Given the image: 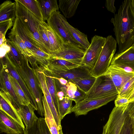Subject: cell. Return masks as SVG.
I'll return each mask as SVG.
<instances>
[{
    "label": "cell",
    "instance_id": "cell-1",
    "mask_svg": "<svg viewBox=\"0 0 134 134\" xmlns=\"http://www.w3.org/2000/svg\"><path fill=\"white\" fill-rule=\"evenodd\" d=\"M110 21L114 26L113 31L118 46V53H122L134 43V10L131 0L122 2Z\"/></svg>",
    "mask_w": 134,
    "mask_h": 134
},
{
    "label": "cell",
    "instance_id": "cell-2",
    "mask_svg": "<svg viewBox=\"0 0 134 134\" xmlns=\"http://www.w3.org/2000/svg\"><path fill=\"white\" fill-rule=\"evenodd\" d=\"M13 64L35 98L37 104L38 113L42 116H44L43 93L34 69L30 66L27 59L25 57L20 67Z\"/></svg>",
    "mask_w": 134,
    "mask_h": 134
},
{
    "label": "cell",
    "instance_id": "cell-3",
    "mask_svg": "<svg viewBox=\"0 0 134 134\" xmlns=\"http://www.w3.org/2000/svg\"><path fill=\"white\" fill-rule=\"evenodd\" d=\"M16 4V17L22 23L25 29L33 35L30 39L38 49L43 50L45 48L38 30V26L42 22L17 0H15Z\"/></svg>",
    "mask_w": 134,
    "mask_h": 134
},
{
    "label": "cell",
    "instance_id": "cell-4",
    "mask_svg": "<svg viewBox=\"0 0 134 134\" xmlns=\"http://www.w3.org/2000/svg\"><path fill=\"white\" fill-rule=\"evenodd\" d=\"M117 42L111 35L107 38L104 45L99 58L93 69L90 70L92 75L97 77L104 75L111 64L116 52Z\"/></svg>",
    "mask_w": 134,
    "mask_h": 134
},
{
    "label": "cell",
    "instance_id": "cell-5",
    "mask_svg": "<svg viewBox=\"0 0 134 134\" xmlns=\"http://www.w3.org/2000/svg\"><path fill=\"white\" fill-rule=\"evenodd\" d=\"M118 94V92L111 79L103 75L96 77L90 90L86 93L84 99L87 100Z\"/></svg>",
    "mask_w": 134,
    "mask_h": 134
},
{
    "label": "cell",
    "instance_id": "cell-6",
    "mask_svg": "<svg viewBox=\"0 0 134 134\" xmlns=\"http://www.w3.org/2000/svg\"><path fill=\"white\" fill-rule=\"evenodd\" d=\"M106 38L95 35L92 38L89 47L85 52L81 65L90 71L94 67L104 45Z\"/></svg>",
    "mask_w": 134,
    "mask_h": 134
},
{
    "label": "cell",
    "instance_id": "cell-7",
    "mask_svg": "<svg viewBox=\"0 0 134 134\" xmlns=\"http://www.w3.org/2000/svg\"><path fill=\"white\" fill-rule=\"evenodd\" d=\"M62 15L58 10L53 12L47 21L48 25L57 35L64 44L70 43L82 48L66 29L62 21Z\"/></svg>",
    "mask_w": 134,
    "mask_h": 134
},
{
    "label": "cell",
    "instance_id": "cell-8",
    "mask_svg": "<svg viewBox=\"0 0 134 134\" xmlns=\"http://www.w3.org/2000/svg\"><path fill=\"white\" fill-rule=\"evenodd\" d=\"M118 94L88 100H83L77 103L73 107L72 112L76 116L86 115L90 111L97 109L111 101L115 99Z\"/></svg>",
    "mask_w": 134,
    "mask_h": 134
},
{
    "label": "cell",
    "instance_id": "cell-9",
    "mask_svg": "<svg viewBox=\"0 0 134 134\" xmlns=\"http://www.w3.org/2000/svg\"><path fill=\"white\" fill-rule=\"evenodd\" d=\"M85 52V50L70 43L64 44L59 52L52 55L51 58L64 60L81 65Z\"/></svg>",
    "mask_w": 134,
    "mask_h": 134
},
{
    "label": "cell",
    "instance_id": "cell-10",
    "mask_svg": "<svg viewBox=\"0 0 134 134\" xmlns=\"http://www.w3.org/2000/svg\"><path fill=\"white\" fill-rule=\"evenodd\" d=\"M48 68L53 77H62L68 81L78 79L94 77L88 69L82 65L70 69L64 70L57 69L49 66H48Z\"/></svg>",
    "mask_w": 134,
    "mask_h": 134
},
{
    "label": "cell",
    "instance_id": "cell-11",
    "mask_svg": "<svg viewBox=\"0 0 134 134\" xmlns=\"http://www.w3.org/2000/svg\"><path fill=\"white\" fill-rule=\"evenodd\" d=\"M126 106H115L113 109L108 121L103 127L106 134H119L126 115L125 112Z\"/></svg>",
    "mask_w": 134,
    "mask_h": 134
},
{
    "label": "cell",
    "instance_id": "cell-12",
    "mask_svg": "<svg viewBox=\"0 0 134 134\" xmlns=\"http://www.w3.org/2000/svg\"><path fill=\"white\" fill-rule=\"evenodd\" d=\"M0 59L1 66L5 69L9 75L17 81L29 99L31 104L35 110L37 111V104L35 98L25 82L16 70L12 63L5 56Z\"/></svg>",
    "mask_w": 134,
    "mask_h": 134
},
{
    "label": "cell",
    "instance_id": "cell-13",
    "mask_svg": "<svg viewBox=\"0 0 134 134\" xmlns=\"http://www.w3.org/2000/svg\"><path fill=\"white\" fill-rule=\"evenodd\" d=\"M42 68L39 67L34 69L39 82L40 87L50 108L58 127L59 129L61 127V120L54 105L52 99L48 90L45 76Z\"/></svg>",
    "mask_w": 134,
    "mask_h": 134
},
{
    "label": "cell",
    "instance_id": "cell-14",
    "mask_svg": "<svg viewBox=\"0 0 134 134\" xmlns=\"http://www.w3.org/2000/svg\"><path fill=\"white\" fill-rule=\"evenodd\" d=\"M104 75L111 79L119 92L122 86L134 76V73L127 72L116 65L111 64Z\"/></svg>",
    "mask_w": 134,
    "mask_h": 134
},
{
    "label": "cell",
    "instance_id": "cell-15",
    "mask_svg": "<svg viewBox=\"0 0 134 134\" xmlns=\"http://www.w3.org/2000/svg\"><path fill=\"white\" fill-rule=\"evenodd\" d=\"M0 110L18 123L24 129L25 128L18 112L19 109L15 104L7 95L0 91Z\"/></svg>",
    "mask_w": 134,
    "mask_h": 134
},
{
    "label": "cell",
    "instance_id": "cell-16",
    "mask_svg": "<svg viewBox=\"0 0 134 134\" xmlns=\"http://www.w3.org/2000/svg\"><path fill=\"white\" fill-rule=\"evenodd\" d=\"M24 129L16 121L0 110V131L7 134H22Z\"/></svg>",
    "mask_w": 134,
    "mask_h": 134
},
{
    "label": "cell",
    "instance_id": "cell-17",
    "mask_svg": "<svg viewBox=\"0 0 134 134\" xmlns=\"http://www.w3.org/2000/svg\"><path fill=\"white\" fill-rule=\"evenodd\" d=\"M8 35L9 40L27 59L31 67L35 69L38 67L39 65L36 60L33 58L32 53L18 35L12 28L11 29Z\"/></svg>",
    "mask_w": 134,
    "mask_h": 134
},
{
    "label": "cell",
    "instance_id": "cell-18",
    "mask_svg": "<svg viewBox=\"0 0 134 134\" xmlns=\"http://www.w3.org/2000/svg\"><path fill=\"white\" fill-rule=\"evenodd\" d=\"M0 72L1 90L5 93L15 104L19 109V104L10 80L9 75L5 69L1 66Z\"/></svg>",
    "mask_w": 134,
    "mask_h": 134
},
{
    "label": "cell",
    "instance_id": "cell-19",
    "mask_svg": "<svg viewBox=\"0 0 134 134\" xmlns=\"http://www.w3.org/2000/svg\"><path fill=\"white\" fill-rule=\"evenodd\" d=\"M111 64L129 67L134 70V48L131 47L123 52L116 54Z\"/></svg>",
    "mask_w": 134,
    "mask_h": 134
},
{
    "label": "cell",
    "instance_id": "cell-20",
    "mask_svg": "<svg viewBox=\"0 0 134 134\" xmlns=\"http://www.w3.org/2000/svg\"><path fill=\"white\" fill-rule=\"evenodd\" d=\"M62 19L66 29L73 38L83 49L85 50L88 49L90 43L88 40L87 36L70 25L63 15Z\"/></svg>",
    "mask_w": 134,
    "mask_h": 134
},
{
    "label": "cell",
    "instance_id": "cell-21",
    "mask_svg": "<svg viewBox=\"0 0 134 134\" xmlns=\"http://www.w3.org/2000/svg\"><path fill=\"white\" fill-rule=\"evenodd\" d=\"M35 110L34 107L30 104L27 105H21L18 112L26 128H29L38 120L34 113Z\"/></svg>",
    "mask_w": 134,
    "mask_h": 134
},
{
    "label": "cell",
    "instance_id": "cell-22",
    "mask_svg": "<svg viewBox=\"0 0 134 134\" xmlns=\"http://www.w3.org/2000/svg\"><path fill=\"white\" fill-rule=\"evenodd\" d=\"M13 23L12 29L18 35L31 53L33 51L38 49L29 37L21 20L16 17Z\"/></svg>",
    "mask_w": 134,
    "mask_h": 134
},
{
    "label": "cell",
    "instance_id": "cell-23",
    "mask_svg": "<svg viewBox=\"0 0 134 134\" xmlns=\"http://www.w3.org/2000/svg\"><path fill=\"white\" fill-rule=\"evenodd\" d=\"M16 17V4L10 0L4 1L0 5V22L11 19L14 21Z\"/></svg>",
    "mask_w": 134,
    "mask_h": 134
},
{
    "label": "cell",
    "instance_id": "cell-24",
    "mask_svg": "<svg viewBox=\"0 0 134 134\" xmlns=\"http://www.w3.org/2000/svg\"><path fill=\"white\" fill-rule=\"evenodd\" d=\"M43 71L44 73L45 80L47 87L52 97L54 105L60 116L58 107V100L57 96L55 80L48 70L43 68Z\"/></svg>",
    "mask_w": 134,
    "mask_h": 134
},
{
    "label": "cell",
    "instance_id": "cell-25",
    "mask_svg": "<svg viewBox=\"0 0 134 134\" xmlns=\"http://www.w3.org/2000/svg\"><path fill=\"white\" fill-rule=\"evenodd\" d=\"M44 25L50 46V52L52 55L60 51L64 44L53 30L45 22Z\"/></svg>",
    "mask_w": 134,
    "mask_h": 134
},
{
    "label": "cell",
    "instance_id": "cell-26",
    "mask_svg": "<svg viewBox=\"0 0 134 134\" xmlns=\"http://www.w3.org/2000/svg\"><path fill=\"white\" fill-rule=\"evenodd\" d=\"M42 102L44 110V118L49 131L51 134H59L57 125L43 95Z\"/></svg>",
    "mask_w": 134,
    "mask_h": 134
},
{
    "label": "cell",
    "instance_id": "cell-27",
    "mask_svg": "<svg viewBox=\"0 0 134 134\" xmlns=\"http://www.w3.org/2000/svg\"><path fill=\"white\" fill-rule=\"evenodd\" d=\"M81 0H59V6L65 18L74 15Z\"/></svg>",
    "mask_w": 134,
    "mask_h": 134
},
{
    "label": "cell",
    "instance_id": "cell-28",
    "mask_svg": "<svg viewBox=\"0 0 134 134\" xmlns=\"http://www.w3.org/2000/svg\"><path fill=\"white\" fill-rule=\"evenodd\" d=\"M37 0L44 21L48 20L52 13L59 9L57 0Z\"/></svg>",
    "mask_w": 134,
    "mask_h": 134
},
{
    "label": "cell",
    "instance_id": "cell-29",
    "mask_svg": "<svg viewBox=\"0 0 134 134\" xmlns=\"http://www.w3.org/2000/svg\"><path fill=\"white\" fill-rule=\"evenodd\" d=\"M6 39L7 43L10 47V50L5 56L14 65L20 67L25 57L9 39Z\"/></svg>",
    "mask_w": 134,
    "mask_h": 134
},
{
    "label": "cell",
    "instance_id": "cell-30",
    "mask_svg": "<svg viewBox=\"0 0 134 134\" xmlns=\"http://www.w3.org/2000/svg\"><path fill=\"white\" fill-rule=\"evenodd\" d=\"M9 77L20 105H27L31 104L30 100L17 81L8 74Z\"/></svg>",
    "mask_w": 134,
    "mask_h": 134
},
{
    "label": "cell",
    "instance_id": "cell-31",
    "mask_svg": "<svg viewBox=\"0 0 134 134\" xmlns=\"http://www.w3.org/2000/svg\"><path fill=\"white\" fill-rule=\"evenodd\" d=\"M32 13L40 20L44 21L39 5L37 0H17Z\"/></svg>",
    "mask_w": 134,
    "mask_h": 134
},
{
    "label": "cell",
    "instance_id": "cell-32",
    "mask_svg": "<svg viewBox=\"0 0 134 134\" xmlns=\"http://www.w3.org/2000/svg\"><path fill=\"white\" fill-rule=\"evenodd\" d=\"M72 101L68 96H65L62 100L58 101L59 111L61 121L66 115L72 112L74 107L72 105Z\"/></svg>",
    "mask_w": 134,
    "mask_h": 134
},
{
    "label": "cell",
    "instance_id": "cell-33",
    "mask_svg": "<svg viewBox=\"0 0 134 134\" xmlns=\"http://www.w3.org/2000/svg\"><path fill=\"white\" fill-rule=\"evenodd\" d=\"M79 65L64 60L51 58L49 60L48 65L55 68L63 70L70 69Z\"/></svg>",
    "mask_w": 134,
    "mask_h": 134
},
{
    "label": "cell",
    "instance_id": "cell-34",
    "mask_svg": "<svg viewBox=\"0 0 134 134\" xmlns=\"http://www.w3.org/2000/svg\"><path fill=\"white\" fill-rule=\"evenodd\" d=\"M96 77L78 79L73 80H69L74 82L76 85L81 90L87 93L91 89L94 84Z\"/></svg>",
    "mask_w": 134,
    "mask_h": 134
},
{
    "label": "cell",
    "instance_id": "cell-35",
    "mask_svg": "<svg viewBox=\"0 0 134 134\" xmlns=\"http://www.w3.org/2000/svg\"><path fill=\"white\" fill-rule=\"evenodd\" d=\"M134 89V76L126 82L118 92V97L129 99Z\"/></svg>",
    "mask_w": 134,
    "mask_h": 134
},
{
    "label": "cell",
    "instance_id": "cell-36",
    "mask_svg": "<svg viewBox=\"0 0 134 134\" xmlns=\"http://www.w3.org/2000/svg\"><path fill=\"white\" fill-rule=\"evenodd\" d=\"M134 122L132 118L126 114L119 134H134Z\"/></svg>",
    "mask_w": 134,
    "mask_h": 134
},
{
    "label": "cell",
    "instance_id": "cell-37",
    "mask_svg": "<svg viewBox=\"0 0 134 134\" xmlns=\"http://www.w3.org/2000/svg\"><path fill=\"white\" fill-rule=\"evenodd\" d=\"M45 22L44 21H43L39 25L38 30L44 45L51 54L49 38L47 34L46 30L44 25Z\"/></svg>",
    "mask_w": 134,
    "mask_h": 134
},
{
    "label": "cell",
    "instance_id": "cell-38",
    "mask_svg": "<svg viewBox=\"0 0 134 134\" xmlns=\"http://www.w3.org/2000/svg\"><path fill=\"white\" fill-rule=\"evenodd\" d=\"M24 134H42L39 119L31 127L24 129Z\"/></svg>",
    "mask_w": 134,
    "mask_h": 134
},
{
    "label": "cell",
    "instance_id": "cell-39",
    "mask_svg": "<svg viewBox=\"0 0 134 134\" xmlns=\"http://www.w3.org/2000/svg\"><path fill=\"white\" fill-rule=\"evenodd\" d=\"M13 21L11 19L0 22V34L5 36L7 30L13 26Z\"/></svg>",
    "mask_w": 134,
    "mask_h": 134
},
{
    "label": "cell",
    "instance_id": "cell-40",
    "mask_svg": "<svg viewBox=\"0 0 134 134\" xmlns=\"http://www.w3.org/2000/svg\"><path fill=\"white\" fill-rule=\"evenodd\" d=\"M68 84L67 90L68 96L72 100L77 87L74 82L69 80L68 81Z\"/></svg>",
    "mask_w": 134,
    "mask_h": 134
},
{
    "label": "cell",
    "instance_id": "cell-41",
    "mask_svg": "<svg viewBox=\"0 0 134 134\" xmlns=\"http://www.w3.org/2000/svg\"><path fill=\"white\" fill-rule=\"evenodd\" d=\"M42 134H51L46 123L44 118H38Z\"/></svg>",
    "mask_w": 134,
    "mask_h": 134
},
{
    "label": "cell",
    "instance_id": "cell-42",
    "mask_svg": "<svg viewBox=\"0 0 134 134\" xmlns=\"http://www.w3.org/2000/svg\"><path fill=\"white\" fill-rule=\"evenodd\" d=\"M86 93L79 89L77 87L75 92L73 101L75 103L83 100L85 98Z\"/></svg>",
    "mask_w": 134,
    "mask_h": 134
},
{
    "label": "cell",
    "instance_id": "cell-43",
    "mask_svg": "<svg viewBox=\"0 0 134 134\" xmlns=\"http://www.w3.org/2000/svg\"><path fill=\"white\" fill-rule=\"evenodd\" d=\"M125 112L131 117L134 115V98L129 102L126 107Z\"/></svg>",
    "mask_w": 134,
    "mask_h": 134
},
{
    "label": "cell",
    "instance_id": "cell-44",
    "mask_svg": "<svg viewBox=\"0 0 134 134\" xmlns=\"http://www.w3.org/2000/svg\"><path fill=\"white\" fill-rule=\"evenodd\" d=\"M129 102V99L125 98L117 97L115 101V106H126Z\"/></svg>",
    "mask_w": 134,
    "mask_h": 134
},
{
    "label": "cell",
    "instance_id": "cell-45",
    "mask_svg": "<svg viewBox=\"0 0 134 134\" xmlns=\"http://www.w3.org/2000/svg\"><path fill=\"white\" fill-rule=\"evenodd\" d=\"M0 58L5 57L6 54L10 50L9 45L7 43H4L0 45Z\"/></svg>",
    "mask_w": 134,
    "mask_h": 134
},
{
    "label": "cell",
    "instance_id": "cell-46",
    "mask_svg": "<svg viewBox=\"0 0 134 134\" xmlns=\"http://www.w3.org/2000/svg\"><path fill=\"white\" fill-rule=\"evenodd\" d=\"M114 0H107L106 1L105 5L107 10L115 14L116 9L114 6Z\"/></svg>",
    "mask_w": 134,
    "mask_h": 134
},
{
    "label": "cell",
    "instance_id": "cell-47",
    "mask_svg": "<svg viewBox=\"0 0 134 134\" xmlns=\"http://www.w3.org/2000/svg\"><path fill=\"white\" fill-rule=\"evenodd\" d=\"M53 77L54 78L58 80L59 82L63 85H66L68 83V81L64 78L62 77L58 78L54 77Z\"/></svg>",
    "mask_w": 134,
    "mask_h": 134
},
{
    "label": "cell",
    "instance_id": "cell-48",
    "mask_svg": "<svg viewBox=\"0 0 134 134\" xmlns=\"http://www.w3.org/2000/svg\"><path fill=\"white\" fill-rule=\"evenodd\" d=\"M7 43V40L5 38V36L2 34H0V45L4 43Z\"/></svg>",
    "mask_w": 134,
    "mask_h": 134
},
{
    "label": "cell",
    "instance_id": "cell-49",
    "mask_svg": "<svg viewBox=\"0 0 134 134\" xmlns=\"http://www.w3.org/2000/svg\"><path fill=\"white\" fill-rule=\"evenodd\" d=\"M57 95L58 98L60 97L68 96L67 94L63 91H60L57 92Z\"/></svg>",
    "mask_w": 134,
    "mask_h": 134
},
{
    "label": "cell",
    "instance_id": "cell-50",
    "mask_svg": "<svg viewBox=\"0 0 134 134\" xmlns=\"http://www.w3.org/2000/svg\"><path fill=\"white\" fill-rule=\"evenodd\" d=\"M134 98V89L129 99V102Z\"/></svg>",
    "mask_w": 134,
    "mask_h": 134
},
{
    "label": "cell",
    "instance_id": "cell-51",
    "mask_svg": "<svg viewBox=\"0 0 134 134\" xmlns=\"http://www.w3.org/2000/svg\"><path fill=\"white\" fill-rule=\"evenodd\" d=\"M131 4L134 10V0H131Z\"/></svg>",
    "mask_w": 134,
    "mask_h": 134
},
{
    "label": "cell",
    "instance_id": "cell-52",
    "mask_svg": "<svg viewBox=\"0 0 134 134\" xmlns=\"http://www.w3.org/2000/svg\"><path fill=\"white\" fill-rule=\"evenodd\" d=\"M59 134H64L62 131V127L59 129Z\"/></svg>",
    "mask_w": 134,
    "mask_h": 134
},
{
    "label": "cell",
    "instance_id": "cell-53",
    "mask_svg": "<svg viewBox=\"0 0 134 134\" xmlns=\"http://www.w3.org/2000/svg\"><path fill=\"white\" fill-rule=\"evenodd\" d=\"M102 134H106L105 131L103 129V131Z\"/></svg>",
    "mask_w": 134,
    "mask_h": 134
},
{
    "label": "cell",
    "instance_id": "cell-54",
    "mask_svg": "<svg viewBox=\"0 0 134 134\" xmlns=\"http://www.w3.org/2000/svg\"><path fill=\"white\" fill-rule=\"evenodd\" d=\"M131 47L134 48V43L132 46Z\"/></svg>",
    "mask_w": 134,
    "mask_h": 134
},
{
    "label": "cell",
    "instance_id": "cell-55",
    "mask_svg": "<svg viewBox=\"0 0 134 134\" xmlns=\"http://www.w3.org/2000/svg\"><path fill=\"white\" fill-rule=\"evenodd\" d=\"M132 117V118L133 121H134V115L133 116H132V117Z\"/></svg>",
    "mask_w": 134,
    "mask_h": 134
},
{
    "label": "cell",
    "instance_id": "cell-56",
    "mask_svg": "<svg viewBox=\"0 0 134 134\" xmlns=\"http://www.w3.org/2000/svg\"></svg>",
    "mask_w": 134,
    "mask_h": 134
}]
</instances>
